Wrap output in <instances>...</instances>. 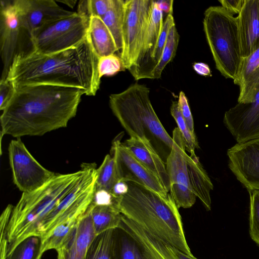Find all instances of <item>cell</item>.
Masks as SVG:
<instances>
[{
    "label": "cell",
    "instance_id": "1",
    "mask_svg": "<svg viewBox=\"0 0 259 259\" xmlns=\"http://www.w3.org/2000/svg\"><path fill=\"white\" fill-rule=\"evenodd\" d=\"M97 169L95 163H83L76 172L56 174L38 189L22 193L6 228L7 255L26 237L43 240L61 223L83 214L94 199Z\"/></svg>",
    "mask_w": 259,
    "mask_h": 259
},
{
    "label": "cell",
    "instance_id": "2",
    "mask_svg": "<svg viewBox=\"0 0 259 259\" xmlns=\"http://www.w3.org/2000/svg\"><path fill=\"white\" fill-rule=\"evenodd\" d=\"M83 95L77 88L51 84L16 87L0 117L1 136H42L65 127L76 115Z\"/></svg>",
    "mask_w": 259,
    "mask_h": 259
},
{
    "label": "cell",
    "instance_id": "3",
    "mask_svg": "<svg viewBox=\"0 0 259 259\" xmlns=\"http://www.w3.org/2000/svg\"><path fill=\"white\" fill-rule=\"evenodd\" d=\"M99 59L87 36L78 45L52 54L18 52L6 78L15 88L51 84L77 88L87 96H95L101 82Z\"/></svg>",
    "mask_w": 259,
    "mask_h": 259
},
{
    "label": "cell",
    "instance_id": "4",
    "mask_svg": "<svg viewBox=\"0 0 259 259\" xmlns=\"http://www.w3.org/2000/svg\"><path fill=\"white\" fill-rule=\"evenodd\" d=\"M126 182L127 193L116 201L120 213L168 246L192 255L181 215L170 194L164 197L138 183Z\"/></svg>",
    "mask_w": 259,
    "mask_h": 259
},
{
    "label": "cell",
    "instance_id": "5",
    "mask_svg": "<svg viewBox=\"0 0 259 259\" xmlns=\"http://www.w3.org/2000/svg\"><path fill=\"white\" fill-rule=\"evenodd\" d=\"M150 89L135 83L109 96L110 108L131 138L150 146L165 163L173 140L158 118L149 98Z\"/></svg>",
    "mask_w": 259,
    "mask_h": 259
},
{
    "label": "cell",
    "instance_id": "6",
    "mask_svg": "<svg viewBox=\"0 0 259 259\" xmlns=\"http://www.w3.org/2000/svg\"><path fill=\"white\" fill-rule=\"evenodd\" d=\"M203 25L217 69L234 80L242 59L237 17L222 6H210L204 12Z\"/></svg>",
    "mask_w": 259,
    "mask_h": 259
},
{
    "label": "cell",
    "instance_id": "7",
    "mask_svg": "<svg viewBox=\"0 0 259 259\" xmlns=\"http://www.w3.org/2000/svg\"><path fill=\"white\" fill-rule=\"evenodd\" d=\"M89 25V19L77 12L48 22L29 36L32 50L49 55L71 48L87 38Z\"/></svg>",
    "mask_w": 259,
    "mask_h": 259
},
{
    "label": "cell",
    "instance_id": "8",
    "mask_svg": "<svg viewBox=\"0 0 259 259\" xmlns=\"http://www.w3.org/2000/svg\"><path fill=\"white\" fill-rule=\"evenodd\" d=\"M113 247L115 259H177L169 246L123 214L114 229Z\"/></svg>",
    "mask_w": 259,
    "mask_h": 259
},
{
    "label": "cell",
    "instance_id": "9",
    "mask_svg": "<svg viewBox=\"0 0 259 259\" xmlns=\"http://www.w3.org/2000/svg\"><path fill=\"white\" fill-rule=\"evenodd\" d=\"M152 1L126 0L120 57L125 69L134 66L144 39L150 15Z\"/></svg>",
    "mask_w": 259,
    "mask_h": 259
},
{
    "label": "cell",
    "instance_id": "10",
    "mask_svg": "<svg viewBox=\"0 0 259 259\" xmlns=\"http://www.w3.org/2000/svg\"><path fill=\"white\" fill-rule=\"evenodd\" d=\"M8 153L13 182L23 193L38 189L56 175L38 162L20 138L10 142Z\"/></svg>",
    "mask_w": 259,
    "mask_h": 259
},
{
    "label": "cell",
    "instance_id": "11",
    "mask_svg": "<svg viewBox=\"0 0 259 259\" xmlns=\"http://www.w3.org/2000/svg\"><path fill=\"white\" fill-rule=\"evenodd\" d=\"M171 151L165 163L170 181L169 192L178 208L192 207L196 196L192 191L190 182L185 142L178 127L172 133Z\"/></svg>",
    "mask_w": 259,
    "mask_h": 259
},
{
    "label": "cell",
    "instance_id": "12",
    "mask_svg": "<svg viewBox=\"0 0 259 259\" xmlns=\"http://www.w3.org/2000/svg\"><path fill=\"white\" fill-rule=\"evenodd\" d=\"M228 166L248 192L259 191V138L237 143L227 150Z\"/></svg>",
    "mask_w": 259,
    "mask_h": 259
},
{
    "label": "cell",
    "instance_id": "13",
    "mask_svg": "<svg viewBox=\"0 0 259 259\" xmlns=\"http://www.w3.org/2000/svg\"><path fill=\"white\" fill-rule=\"evenodd\" d=\"M111 152L120 180L133 181L163 196L168 195L159 179L133 155L121 142L120 139L113 141Z\"/></svg>",
    "mask_w": 259,
    "mask_h": 259
},
{
    "label": "cell",
    "instance_id": "14",
    "mask_svg": "<svg viewBox=\"0 0 259 259\" xmlns=\"http://www.w3.org/2000/svg\"><path fill=\"white\" fill-rule=\"evenodd\" d=\"M21 29L29 36L46 23L73 14L75 12L66 10L54 0L13 1Z\"/></svg>",
    "mask_w": 259,
    "mask_h": 259
},
{
    "label": "cell",
    "instance_id": "15",
    "mask_svg": "<svg viewBox=\"0 0 259 259\" xmlns=\"http://www.w3.org/2000/svg\"><path fill=\"white\" fill-rule=\"evenodd\" d=\"M223 122L237 143L259 138V92L252 102L238 103L227 111Z\"/></svg>",
    "mask_w": 259,
    "mask_h": 259
},
{
    "label": "cell",
    "instance_id": "16",
    "mask_svg": "<svg viewBox=\"0 0 259 259\" xmlns=\"http://www.w3.org/2000/svg\"><path fill=\"white\" fill-rule=\"evenodd\" d=\"M163 11L158 1H152L150 15L137 59L129 71L135 80L150 78L153 55L163 24Z\"/></svg>",
    "mask_w": 259,
    "mask_h": 259
},
{
    "label": "cell",
    "instance_id": "17",
    "mask_svg": "<svg viewBox=\"0 0 259 259\" xmlns=\"http://www.w3.org/2000/svg\"><path fill=\"white\" fill-rule=\"evenodd\" d=\"M1 54L4 68L2 79L7 77L15 56L21 30L12 1H1Z\"/></svg>",
    "mask_w": 259,
    "mask_h": 259
},
{
    "label": "cell",
    "instance_id": "18",
    "mask_svg": "<svg viewBox=\"0 0 259 259\" xmlns=\"http://www.w3.org/2000/svg\"><path fill=\"white\" fill-rule=\"evenodd\" d=\"M96 236L90 205L66 239L56 250L57 259H84Z\"/></svg>",
    "mask_w": 259,
    "mask_h": 259
},
{
    "label": "cell",
    "instance_id": "19",
    "mask_svg": "<svg viewBox=\"0 0 259 259\" xmlns=\"http://www.w3.org/2000/svg\"><path fill=\"white\" fill-rule=\"evenodd\" d=\"M242 58L259 48V0H244L236 17Z\"/></svg>",
    "mask_w": 259,
    "mask_h": 259
},
{
    "label": "cell",
    "instance_id": "20",
    "mask_svg": "<svg viewBox=\"0 0 259 259\" xmlns=\"http://www.w3.org/2000/svg\"><path fill=\"white\" fill-rule=\"evenodd\" d=\"M234 83L239 87L238 103L252 102L259 92V48L242 58Z\"/></svg>",
    "mask_w": 259,
    "mask_h": 259
},
{
    "label": "cell",
    "instance_id": "21",
    "mask_svg": "<svg viewBox=\"0 0 259 259\" xmlns=\"http://www.w3.org/2000/svg\"><path fill=\"white\" fill-rule=\"evenodd\" d=\"M122 143L143 165L159 179L168 193L170 181L165 163L154 150L141 140L134 138L130 137Z\"/></svg>",
    "mask_w": 259,
    "mask_h": 259
},
{
    "label": "cell",
    "instance_id": "22",
    "mask_svg": "<svg viewBox=\"0 0 259 259\" xmlns=\"http://www.w3.org/2000/svg\"><path fill=\"white\" fill-rule=\"evenodd\" d=\"M186 159L192 191L209 211L211 209L210 193L213 184L196 155L191 156L187 154Z\"/></svg>",
    "mask_w": 259,
    "mask_h": 259
},
{
    "label": "cell",
    "instance_id": "23",
    "mask_svg": "<svg viewBox=\"0 0 259 259\" xmlns=\"http://www.w3.org/2000/svg\"><path fill=\"white\" fill-rule=\"evenodd\" d=\"M88 36L99 58L114 54L118 51L112 34L99 17L92 16L89 18Z\"/></svg>",
    "mask_w": 259,
    "mask_h": 259
},
{
    "label": "cell",
    "instance_id": "24",
    "mask_svg": "<svg viewBox=\"0 0 259 259\" xmlns=\"http://www.w3.org/2000/svg\"><path fill=\"white\" fill-rule=\"evenodd\" d=\"M91 214L96 235L115 229L121 221V213L116 204L98 205L92 201Z\"/></svg>",
    "mask_w": 259,
    "mask_h": 259
},
{
    "label": "cell",
    "instance_id": "25",
    "mask_svg": "<svg viewBox=\"0 0 259 259\" xmlns=\"http://www.w3.org/2000/svg\"><path fill=\"white\" fill-rule=\"evenodd\" d=\"M125 12V1L114 0L111 8L102 18L114 39L118 51L122 48V28Z\"/></svg>",
    "mask_w": 259,
    "mask_h": 259
},
{
    "label": "cell",
    "instance_id": "26",
    "mask_svg": "<svg viewBox=\"0 0 259 259\" xmlns=\"http://www.w3.org/2000/svg\"><path fill=\"white\" fill-rule=\"evenodd\" d=\"M119 180L114 158L112 155L107 154L97 169L96 190H104L111 193L113 187Z\"/></svg>",
    "mask_w": 259,
    "mask_h": 259
},
{
    "label": "cell",
    "instance_id": "27",
    "mask_svg": "<svg viewBox=\"0 0 259 259\" xmlns=\"http://www.w3.org/2000/svg\"><path fill=\"white\" fill-rule=\"evenodd\" d=\"M114 229L97 235L84 259H115L113 247Z\"/></svg>",
    "mask_w": 259,
    "mask_h": 259
},
{
    "label": "cell",
    "instance_id": "28",
    "mask_svg": "<svg viewBox=\"0 0 259 259\" xmlns=\"http://www.w3.org/2000/svg\"><path fill=\"white\" fill-rule=\"evenodd\" d=\"M44 253L41 237L32 235L18 243L5 259H41Z\"/></svg>",
    "mask_w": 259,
    "mask_h": 259
},
{
    "label": "cell",
    "instance_id": "29",
    "mask_svg": "<svg viewBox=\"0 0 259 259\" xmlns=\"http://www.w3.org/2000/svg\"><path fill=\"white\" fill-rule=\"evenodd\" d=\"M179 39L180 36L175 23L170 28L160 59L152 71L150 79H158L161 77L162 72L165 66L172 60L176 54Z\"/></svg>",
    "mask_w": 259,
    "mask_h": 259
},
{
    "label": "cell",
    "instance_id": "30",
    "mask_svg": "<svg viewBox=\"0 0 259 259\" xmlns=\"http://www.w3.org/2000/svg\"><path fill=\"white\" fill-rule=\"evenodd\" d=\"M170 113L178 125L185 142L186 151L191 156H196L195 149L199 148L196 135L193 134L185 122L180 111L178 101H172L170 107Z\"/></svg>",
    "mask_w": 259,
    "mask_h": 259
},
{
    "label": "cell",
    "instance_id": "31",
    "mask_svg": "<svg viewBox=\"0 0 259 259\" xmlns=\"http://www.w3.org/2000/svg\"><path fill=\"white\" fill-rule=\"evenodd\" d=\"M114 0H84L78 5L77 13L90 18L97 16L102 18L111 8Z\"/></svg>",
    "mask_w": 259,
    "mask_h": 259
},
{
    "label": "cell",
    "instance_id": "32",
    "mask_svg": "<svg viewBox=\"0 0 259 259\" xmlns=\"http://www.w3.org/2000/svg\"><path fill=\"white\" fill-rule=\"evenodd\" d=\"M250 195L249 233L259 246V191L249 192Z\"/></svg>",
    "mask_w": 259,
    "mask_h": 259
},
{
    "label": "cell",
    "instance_id": "33",
    "mask_svg": "<svg viewBox=\"0 0 259 259\" xmlns=\"http://www.w3.org/2000/svg\"><path fill=\"white\" fill-rule=\"evenodd\" d=\"M98 67L101 78L103 76H113L125 70L120 56L115 54L99 58Z\"/></svg>",
    "mask_w": 259,
    "mask_h": 259
},
{
    "label": "cell",
    "instance_id": "34",
    "mask_svg": "<svg viewBox=\"0 0 259 259\" xmlns=\"http://www.w3.org/2000/svg\"><path fill=\"white\" fill-rule=\"evenodd\" d=\"M172 12L173 7L171 8L163 21L162 29L153 57L152 71L155 68L160 59L170 28L173 24L175 23Z\"/></svg>",
    "mask_w": 259,
    "mask_h": 259
},
{
    "label": "cell",
    "instance_id": "35",
    "mask_svg": "<svg viewBox=\"0 0 259 259\" xmlns=\"http://www.w3.org/2000/svg\"><path fill=\"white\" fill-rule=\"evenodd\" d=\"M16 91L15 85L8 79H2L0 82V109L3 111L8 105Z\"/></svg>",
    "mask_w": 259,
    "mask_h": 259
},
{
    "label": "cell",
    "instance_id": "36",
    "mask_svg": "<svg viewBox=\"0 0 259 259\" xmlns=\"http://www.w3.org/2000/svg\"><path fill=\"white\" fill-rule=\"evenodd\" d=\"M178 103L180 111L185 122L191 133L195 135L193 118L190 110L188 100L185 94L182 91H181L179 93Z\"/></svg>",
    "mask_w": 259,
    "mask_h": 259
},
{
    "label": "cell",
    "instance_id": "37",
    "mask_svg": "<svg viewBox=\"0 0 259 259\" xmlns=\"http://www.w3.org/2000/svg\"><path fill=\"white\" fill-rule=\"evenodd\" d=\"M244 0H219L222 7L232 15L239 14Z\"/></svg>",
    "mask_w": 259,
    "mask_h": 259
},
{
    "label": "cell",
    "instance_id": "38",
    "mask_svg": "<svg viewBox=\"0 0 259 259\" xmlns=\"http://www.w3.org/2000/svg\"><path fill=\"white\" fill-rule=\"evenodd\" d=\"M128 190V185L127 183L123 180H119L113 187L111 194L114 197L118 198L126 194Z\"/></svg>",
    "mask_w": 259,
    "mask_h": 259
},
{
    "label": "cell",
    "instance_id": "39",
    "mask_svg": "<svg viewBox=\"0 0 259 259\" xmlns=\"http://www.w3.org/2000/svg\"><path fill=\"white\" fill-rule=\"evenodd\" d=\"M194 71L203 76H211V71L208 64L203 62H195L193 65Z\"/></svg>",
    "mask_w": 259,
    "mask_h": 259
},
{
    "label": "cell",
    "instance_id": "40",
    "mask_svg": "<svg viewBox=\"0 0 259 259\" xmlns=\"http://www.w3.org/2000/svg\"><path fill=\"white\" fill-rule=\"evenodd\" d=\"M177 259H197L192 255H187L183 252L169 246Z\"/></svg>",
    "mask_w": 259,
    "mask_h": 259
},
{
    "label": "cell",
    "instance_id": "41",
    "mask_svg": "<svg viewBox=\"0 0 259 259\" xmlns=\"http://www.w3.org/2000/svg\"><path fill=\"white\" fill-rule=\"evenodd\" d=\"M57 2L64 3V4H66V5H67L68 6H69V7L72 8H73L74 7V6L76 4V3L77 2L76 1H74V0H73V1H71V0L57 1Z\"/></svg>",
    "mask_w": 259,
    "mask_h": 259
}]
</instances>
